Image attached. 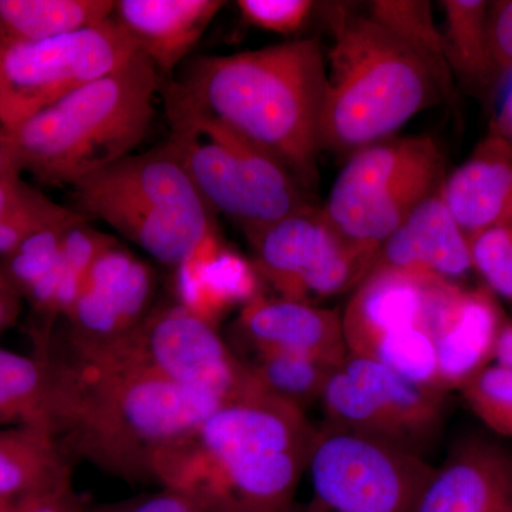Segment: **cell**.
Here are the masks:
<instances>
[{
	"label": "cell",
	"mask_w": 512,
	"mask_h": 512,
	"mask_svg": "<svg viewBox=\"0 0 512 512\" xmlns=\"http://www.w3.org/2000/svg\"><path fill=\"white\" fill-rule=\"evenodd\" d=\"M512 512V511H511Z\"/></svg>",
	"instance_id": "43"
},
{
	"label": "cell",
	"mask_w": 512,
	"mask_h": 512,
	"mask_svg": "<svg viewBox=\"0 0 512 512\" xmlns=\"http://www.w3.org/2000/svg\"><path fill=\"white\" fill-rule=\"evenodd\" d=\"M237 5L249 25L279 35L298 32L315 8L311 0H239Z\"/></svg>",
	"instance_id": "31"
},
{
	"label": "cell",
	"mask_w": 512,
	"mask_h": 512,
	"mask_svg": "<svg viewBox=\"0 0 512 512\" xmlns=\"http://www.w3.org/2000/svg\"><path fill=\"white\" fill-rule=\"evenodd\" d=\"M433 470L402 448L323 426L306 470L312 494L303 512H413Z\"/></svg>",
	"instance_id": "11"
},
{
	"label": "cell",
	"mask_w": 512,
	"mask_h": 512,
	"mask_svg": "<svg viewBox=\"0 0 512 512\" xmlns=\"http://www.w3.org/2000/svg\"><path fill=\"white\" fill-rule=\"evenodd\" d=\"M140 53L111 18L39 42L0 43V126L13 130L86 84L117 72Z\"/></svg>",
	"instance_id": "8"
},
{
	"label": "cell",
	"mask_w": 512,
	"mask_h": 512,
	"mask_svg": "<svg viewBox=\"0 0 512 512\" xmlns=\"http://www.w3.org/2000/svg\"><path fill=\"white\" fill-rule=\"evenodd\" d=\"M70 352L143 370L224 403L258 393L247 363L231 352L214 323L180 302L151 309L136 329L104 348Z\"/></svg>",
	"instance_id": "9"
},
{
	"label": "cell",
	"mask_w": 512,
	"mask_h": 512,
	"mask_svg": "<svg viewBox=\"0 0 512 512\" xmlns=\"http://www.w3.org/2000/svg\"><path fill=\"white\" fill-rule=\"evenodd\" d=\"M83 220L87 218L76 211L67 220L40 229L18 248L0 256V271L20 298H25L29 289L55 268L67 229Z\"/></svg>",
	"instance_id": "26"
},
{
	"label": "cell",
	"mask_w": 512,
	"mask_h": 512,
	"mask_svg": "<svg viewBox=\"0 0 512 512\" xmlns=\"http://www.w3.org/2000/svg\"><path fill=\"white\" fill-rule=\"evenodd\" d=\"M505 322L500 302L487 286L464 288L457 282H441L427 319L436 346L441 392L460 390L494 363Z\"/></svg>",
	"instance_id": "14"
},
{
	"label": "cell",
	"mask_w": 512,
	"mask_h": 512,
	"mask_svg": "<svg viewBox=\"0 0 512 512\" xmlns=\"http://www.w3.org/2000/svg\"><path fill=\"white\" fill-rule=\"evenodd\" d=\"M165 109L168 140L192 183L212 211L234 221L247 237L313 208L302 185L276 158L205 114L170 100Z\"/></svg>",
	"instance_id": "6"
},
{
	"label": "cell",
	"mask_w": 512,
	"mask_h": 512,
	"mask_svg": "<svg viewBox=\"0 0 512 512\" xmlns=\"http://www.w3.org/2000/svg\"><path fill=\"white\" fill-rule=\"evenodd\" d=\"M35 188L23 181L22 174L0 178V217L29 197Z\"/></svg>",
	"instance_id": "36"
},
{
	"label": "cell",
	"mask_w": 512,
	"mask_h": 512,
	"mask_svg": "<svg viewBox=\"0 0 512 512\" xmlns=\"http://www.w3.org/2000/svg\"><path fill=\"white\" fill-rule=\"evenodd\" d=\"M360 357L376 360L409 382L441 392L436 346L427 326L389 333L366 356Z\"/></svg>",
	"instance_id": "27"
},
{
	"label": "cell",
	"mask_w": 512,
	"mask_h": 512,
	"mask_svg": "<svg viewBox=\"0 0 512 512\" xmlns=\"http://www.w3.org/2000/svg\"><path fill=\"white\" fill-rule=\"evenodd\" d=\"M473 269L498 299L512 301V220L470 239Z\"/></svg>",
	"instance_id": "29"
},
{
	"label": "cell",
	"mask_w": 512,
	"mask_h": 512,
	"mask_svg": "<svg viewBox=\"0 0 512 512\" xmlns=\"http://www.w3.org/2000/svg\"><path fill=\"white\" fill-rule=\"evenodd\" d=\"M114 0H0V37L39 42L113 18Z\"/></svg>",
	"instance_id": "22"
},
{
	"label": "cell",
	"mask_w": 512,
	"mask_h": 512,
	"mask_svg": "<svg viewBox=\"0 0 512 512\" xmlns=\"http://www.w3.org/2000/svg\"><path fill=\"white\" fill-rule=\"evenodd\" d=\"M370 18L379 22L419 57L433 77L441 97L453 99L454 74L444 46L443 32L434 23L426 0H376Z\"/></svg>",
	"instance_id": "24"
},
{
	"label": "cell",
	"mask_w": 512,
	"mask_h": 512,
	"mask_svg": "<svg viewBox=\"0 0 512 512\" xmlns=\"http://www.w3.org/2000/svg\"><path fill=\"white\" fill-rule=\"evenodd\" d=\"M446 279L372 269L356 286L342 315L349 355L366 356L389 333L427 326L431 303Z\"/></svg>",
	"instance_id": "15"
},
{
	"label": "cell",
	"mask_w": 512,
	"mask_h": 512,
	"mask_svg": "<svg viewBox=\"0 0 512 512\" xmlns=\"http://www.w3.org/2000/svg\"><path fill=\"white\" fill-rule=\"evenodd\" d=\"M491 49L500 76H512V0L490 3L488 12Z\"/></svg>",
	"instance_id": "33"
},
{
	"label": "cell",
	"mask_w": 512,
	"mask_h": 512,
	"mask_svg": "<svg viewBox=\"0 0 512 512\" xmlns=\"http://www.w3.org/2000/svg\"><path fill=\"white\" fill-rule=\"evenodd\" d=\"M440 190L458 227L473 239L512 220V158L481 144Z\"/></svg>",
	"instance_id": "20"
},
{
	"label": "cell",
	"mask_w": 512,
	"mask_h": 512,
	"mask_svg": "<svg viewBox=\"0 0 512 512\" xmlns=\"http://www.w3.org/2000/svg\"><path fill=\"white\" fill-rule=\"evenodd\" d=\"M80 214L111 228L158 262L180 268L212 238L214 211L185 170L170 140L72 185Z\"/></svg>",
	"instance_id": "5"
},
{
	"label": "cell",
	"mask_w": 512,
	"mask_h": 512,
	"mask_svg": "<svg viewBox=\"0 0 512 512\" xmlns=\"http://www.w3.org/2000/svg\"><path fill=\"white\" fill-rule=\"evenodd\" d=\"M441 174L443 154L429 136L373 144L349 157L322 214L350 249L373 264L384 241L443 184Z\"/></svg>",
	"instance_id": "7"
},
{
	"label": "cell",
	"mask_w": 512,
	"mask_h": 512,
	"mask_svg": "<svg viewBox=\"0 0 512 512\" xmlns=\"http://www.w3.org/2000/svg\"><path fill=\"white\" fill-rule=\"evenodd\" d=\"M446 396L369 357L348 355L330 375L320 403L328 429L424 457L443 424Z\"/></svg>",
	"instance_id": "10"
},
{
	"label": "cell",
	"mask_w": 512,
	"mask_h": 512,
	"mask_svg": "<svg viewBox=\"0 0 512 512\" xmlns=\"http://www.w3.org/2000/svg\"><path fill=\"white\" fill-rule=\"evenodd\" d=\"M90 512H228L205 503L194 495L183 491L161 487L154 494L133 498L124 503L100 505Z\"/></svg>",
	"instance_id": "32"
},
{
	"label": "cell",
	"mask_w": 512,
	"mask_h": 512,
	"mask_svg": "<svg viewBox=\"0 0 512 512\" xmlns=\"http://www.w3.org/2000/svg\"><path fill=\"white\" fill-rule=\"evenodd\" d=\"M156 275L128 249L114 245L94 261L66 319L73 352L104 348L136 329L151 312Z\"/></svg>",
	"instance_id": "13"
},
{
	"label": "cell",
	"mask_w": 512,
	"mask_h": 512,
	"mask_svg": "<svg viewBox=\"0 0 512 512\" xmlns=\"http://www.w3.org/2000/svg\"><path fill=\"white\" fill-rule=\"evenodd\" d=\"M512 453L494 441L467 439L434 467L413 512H511Z\"/></svg>",
	"instance_id": "16"
},
{
	"label": "cell",
	"mask_w": 512,
	"mask_h": 512,
	"mask_svg": "<svg viewBox=\"0 0 512 512\" xmlns=\"http://www.w3.org/2000/svg\"><path fill=\"white\" fill-rule=\"evenodd\" d=\"M237 325L256 353H302L338 365L349 355L340 313L311 303L258 293L241 306Z\"/></svg>",
	"instance_id": "18"
},
{
	"label": "cell",
	"mask_w": 512,
	"mask_h": 512,
	"mask_svg": "<svg viewBox=\"0 0 512 512\" xmlns=\"http://www.w3.org/2000/svg\"><path fill=\"white\" fill-rule=\"evenodd\" d=\"M483 146L488 147L487 144H484V143H483ZM488 148H491V147H488ZM491 150L497 151V153L503 154V156H505V157L512 158V153H504V151H498V150H495V148H491Z\"/></svg>",
	"instance_id": "41"
},
{
	"label": "cell",
	"mask_w": 512,
	"mask_h": 512,
	"mask_svg": "<svg viewBox=\"0 0 512 512\" xmlns=\"http://www.w3.org/2000/svg\"><path fill=\"white\" fill-rule=\"evenodd\" d=\"M338 366L319 357L291 352L256 353L255 359L247 363L259 393L303 413L311 404L320 402L326 383Z\"/></svg>",
	"instance_id": "25"
},
{
	"label": "cell",
	"mask_w": 512,
	"mask_h": 512,
	"mask_svg": "<svg viewBox=\"0 0 512 512\" xmlns=\"http://www.w3.org/2000/svg\"><path fill=\"white\" fill-rule=\"evenodd\" d=\"M329 18L320 148L352 156L386 141L441 94L419 57L375 19L342 8Z\"/></svg>",
	"instance_id": "3"
},
{
	"label": "cell",
	"mask_w": 512,
	"mask_h": 512,
	"mask_svg": "<svg viewBox=\"0 0 512 512\" xmlns=\"http://www.w3.org/2000/svg\"><path fill=\"white\" fill-rule=\"evenodd\" d=\"M45 423L63 456L128 483L154 481L157 458L217 412L210 393L133 367L50 350Z\"/></svg>",
	"instance_id": "1"
},
{
	"label": "cell",
	"mask_w": 512,
	"mask_h": 512,
	"mask_svg": "<svg viewBox=\"0 0 512 512\" xmlns=\"http://www.w3.org/2000/svg\"><path fill=\"white\" fill-rule=\"evenodd\" d=\"M484 144L504 153H512V76L503 90L497 114L491 123L490 136Z\"/></svg>",
	"instance_id": "35"
},
{
	"label": "cell",
	"mask_w": 512,
	"mask_h": 512,
	"mask_svg": "<svg viewBox=\"0 0 512 512\" xmlns=\"http://www.w3.org/2000/svg\"><path fill=\"white\" fill-rule=\"evenodd\" d=\"M494 363L512 370V322L508 320L498 336Z\"/></svg>",
	"instance_id": "39"
},
{
	"label": "cell",
	"mask_w": 512,
	"mask_h": 512,
	"mask_svg": "<svg viewBox=\"0 0 512 512\" xmlns=\"http://www.w3.org/2000/svg\"><path fill=\"white\" fill-rule=\"evenodd\" d=\"M90 510L92 508L87 507L80 495L74 491L72 476H69L47 490L22 498L16 512H90Z\"/></svg>",
	"instance_id": "34"
},
{
	"label": "cell",
	"mask_w": 512,
	"mask_h": 512,
	"mask_svg": "<svg viewBox=\"0 0 512 512\" xmlns=\"http://www.w3.org/2000/svg\"><path fill=\"white\" fill-rule=\"evenodd\" d=\"M74 212L56 204L43 192L33 191L22 204L0 217V256L18 248L40 229L67 220Z\"/></svg>",
	"instance_id": "30"
},
{
	"label": "cell",
	"mask_w": 512,
	"mask_h": 512,
	"mask_svg": "<svg viewBox=\"0 0 512 512\" xmlns=\"http://www.w3.org/2000/svg\"><path fill=\"white\" fill-rule=\"evenodd\" d=\"M471 412L488 429L512 439V370L491 363L460 389Z\"/></svg>",
	"instance_id": "28"
},
{
	"label": "cell",
	"mask_w": 512,
	"mask_h": 512,
	"mask_svg": "<svg viewBox=\"0 0 512 512\" xmlns=\"http://www.w3.org/2000/svg\"><path fill=\"white\" fill-rule=\"evenodd\" d=\"M224 6L221 0H119L114 18L157 72L170 76Z\"/></svg>",
	"instance_id": "19"
},
{
	"label": "cell",
	"mask_w": 512,
	"mask_h": 512,
	"mask_svg": "<svg viewBox=\"0 0 512 512\" xmlns=\"http://www.w3.org/2000/svg\"><path fill=\"white\" fill-rule=\"evenodd\" d=\"M72 476V463L43 426L0 429V498L22 500Z\"/></svg>",
	"instance_id": "21"
},
{
	"label": "cell",
	"mask_w": 512,
	"mask_h": 512,
	"mask_svg": "<svg viewBox=\"0 0 512 512\" xmlns=\"http://www.w3.org/2000/svg\"><path fill=\"white\" fill-rule=\"evenodd\" d=\"M444 46L451 72L468 86L487 89L501 79L491 49L484 0H444Z\"/></svg>",
	"instance_id": "23"
},
{
	"label": "cell",
	"mask_w": 512,
	"mask_h": 512,
	"mask_svg": "<svg viewBox=\"0 0 512 512\" xmlns=\"http://www.w3.org/2000/svg\"><path fill=\"white\" fill-rule=\"evenodd\" d=\"M160 74L143 53L10 130L22 171L73 185L130 156L150 131Z\"/></svg>",
	"instance_id": "4"
},
{
	"label": "cell",
	"mask_w": 512,
	"mask_h": 512,
	"mask_svg": "<svg viewBox=\"0 0 512 512\" xmlns=\"http://www.w3.org/2000/svg\"><path fill=\"white\" fill-rule=\"evenodd\" d=\"M0 274H2V271H0Z\"/></svg>",
	"instance_id": "42"
},
{
	"label": "cell",
	"mask_w": 512,
	"mask_h": 512,
	"mask_svg": "<svg viewBox=\"0 0 512 512\" xmlns=\"http://www.w3.org/2000/svg\"><path fill=\"white\" fill-rule=\"evenodd\" d=\"M441 188V185H440ZM437 190L384 241L372 269H394L457 282L473 269L466 237Z\"/></svg>",
	"instance_id": "17"
},
{
	"label": "cell",
	"mask_w": 512,
	"mask_h": 512,
	"mask_svg": "<svg viewBox=\"0 0 512 512\" xmlns=\"http://www.w3.org/2000/svg\"><path fill=\"white\" fill-rule=\"evenodd\" d=\"M326 55L318 39L198 57L164 99L211 117L276 158L303 190L318 180Z\"/></svg>",
	"instance_id": "2"
},
{
	"label": "cell",
	"mask_w": 512,
	"mask_h": 512,
	"mask_svg": "<svg viewBox=\"0 0 512 512\" xmlns=\"http://www.w3.org/2000/svg\"><path fill=\"white\" fill-rule=\"evenodd\" d=\"M22 173L15 138L9 130L0 126V178Z\"/></svg>",
	"instance_id": "37"
},
{
	"label": "cell",
	"mask_w": 512,
	"mask_h": 512,
	"mask_svg": "<svg viewBox=\"0 0 512 512\" xmlns=\"http://www.w3.org/2000/svg\"><path fill=\"white\" fill-rule=\"evenodd\" d=\"M248 241L256 274L279 298L315 305L356 288L372 261L350 249L322 210L299 212L269 225Z\"/></svg>",
	"instance_id": "12"
},
{
	"label": "cell",
	"mask_w": 512,
	"mask_h": 512,
	"mask_svg": "<svg viewBox=\"0 0 512 512\" xmlns=\"http://www.w3.org/2000/svg\"><path fill=\"white\" fill-rule=\"evenodd\" d=\"M20 500H5L0 498V512H16Z\"/></svg>",
	"instance_id": "40"
},
{
	"label": "cell",
	"mask_w": 512,
	"mask_h": 512,
	"mask_svg": "<svg viewBox=\"0 0 512 512\" xmlns=\"http://www.w3.org/2000/svg\"><path fill=\"white\" fill-rule=\"evenodd\" d=\"M20 296L10 288L5 276L0 274V332L18 318Z\"/></svg>",
	"instance_id": "38"
}]
</instances>
